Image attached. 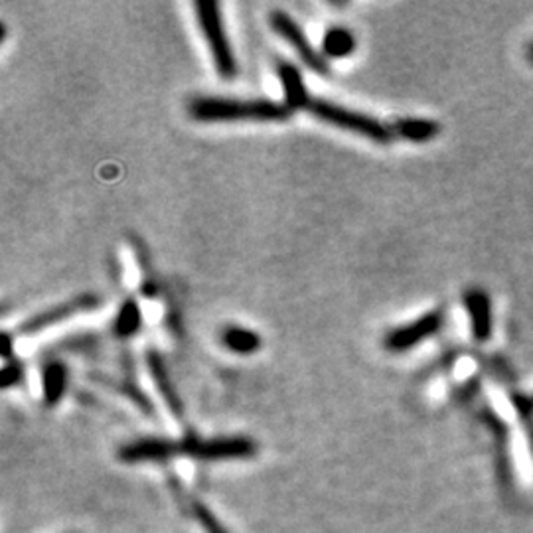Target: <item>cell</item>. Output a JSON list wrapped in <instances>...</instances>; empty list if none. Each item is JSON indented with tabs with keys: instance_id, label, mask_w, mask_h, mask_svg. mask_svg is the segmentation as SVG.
Wrapping results in <instances>:
<instances>
[{
	"instance_id": "obj_13",
	"label": "cell",
	"mask_w": 533,
	"mask_h": 533,
	"mask_svg": "<svg viewBox=\"0 0 533 533\" xmlns=\"http://www.w3.org/2000/svg\"><path fill=\"white\" fill-rule=\"evenodd\" d=\"M395 137H402L411 142H426L434 139L441 132V124L431 119H419V117H405L397 119L394 123Z\"/></svg>"
},
{
	"instance_id": "obj_20",
	"label": "cell",
	"mask_w": 533,
	"mask_h": 533,
	"mask_svg": "<svg viewBox=\"0 0 533 533\" xmlns=\"http://www.w3.org/2000/svg\"><path fill=\"white\" fill-rule=\"evenodd\" d=\"M526 431H528V439H529V447L533 452V419L526 421Z\"/></svg>"
},
{
	"instance_id": "obj_12",
	"label": "cell",
	"mask_w": 533,
	"mask_h": 533,
	"mask_svg": "<svg viewBox=\"0 0 533 533\" xmlns=\"http://www.w3.org/2000/svg\"><path fill=\"white\" fill-rule=\"evenodd\" d=\"M68 389V368L61 362H50L42 373L44 403L53 407L61 402Z\"/></svg>"
},
{
	"instance_id": "obj_15",
	"label": "cell",
	"mask_w": 533,
	"mask_h": 533,
	"mask_svg": "<svg viewBox=\"0 0 533 533\" xmlns=\"http://www.w3.org/2000/svg\"><path fill=\"white\" fill-rule=\"evenodd\" d=\"M142 324V316H140V308L132 298L124 300L123 306L119 308L117 318L113 322V332L119 338H131L132 334L139 332V328Z\"/></svg>"
},
{
	"instance_id": "obj_2",
	"label": "cell",
	"mask_w": 533,
	"mask_h": 533,
	"mask_svg": "<svg viewBox=\"0 0 533 533\" xmlns=\"http://www.w3.org/2000/svg\"><path fill=\"white\" fill-rule=\"evenodd\" d=\"M308 111L316 115L320 121L336 124V127L346 129V131L358 132V135L368 137L376 142H381V145H387V142H391L395 137L394 124H386V123L370 117V115L346 109V107H340L336 103H328L322 99L310 101Z\"/></svg>"
},
{
	"instance_id": "obj_1",
	"label": "cell",
	"mask_w": 533,
	"mask_h": 533,
	"mask_svg": "<svg viewBox=\"0 0 533 533\" xmlns=\"http://www.w3.org/2000/svg\"><path fill=\"white\" fill-rule=\"evenodd\" d=\"M188 111L195 121H282L290 115L287 105L265 99H224V97H194Z\"/></svg>"
},
{
	"instance_id": "obj_17",
	"label": "cell",
	"mask_w": 533,
	"mask_h": 533,
	"mask_svg": "<svg viewBox=\"0 0 533 533\" xmlns=\"http://www.w3.org/2000/svg\"><path fill=\"white\" fill-rule=\"evenodd\" d=\"M192 513H194V518L198 520L200 526L206 529V533H229L224 526H221V521L216 518V515H213V512L208 508L206 504L192 500Z\"/></svg>"
},
{
	"instance_id": "obj_22",
	"label": "cell",
	"mask_w": 533,
	"mask_h": 533,
	"mask_svg": "<svg viewBox=\"0 0 533 533\" xmlns=\"http://www.w3.org/2000/svg\"><path fill=\"white\" fill-rule=\"evenodd\" d=\"M531 405H533V395H531Z\"/></svg>"
},
{
	"instance_id": "obj_8",
	"label": "cell",
	"mask_w": 533,
	"mask_h": 533,
	"mask_svg": "<svg viewBox=\"0 0 533 533\" xmlns=\"http://www.w3.org/2000/svg\"><path fill=\"white\" fill-rule=\"evenodd\" d=\"M176 452H182L180 442L168 439H139L123 444L119 449V458L129 465H139V462H166L174 458Z\"/></svg>"
},
{
	"instance_id": "obj_7",
	"label": "cell",
	"mask_w": 533,
	"mask_h": 533,
	"mask_svg": "<svg viewBox=\"0 0 533 533\" xmlns=\"http://www.w3.org/2000/svg\"><path fill=\"white\" fill-rule=\"evenodd\" d=\"M97 302H99V298H97L95 295H79L76 298H71L68 302H61V305L58 306H52L48 310H44V313L32 316L28 322H24L20 332L22 334H36V332H42L44 328H50L53 324H60L64 322V320L76 316L79 313H85V310H91L97 306Z\"/></svg>"
},
{
	"instance_id": "obj_6",
	"label": "cell",
	"mask_w": 533,
	"mask_h": 533,
	"mask_svg": "<svg viewBox=\"0 0 533 533\" xmlns=\"http://www.w3.org/2000/svg\"><path fill=\"white\" fill-rule=\"evenodd\" d=\"M269 22L274 28V32H277L279 36H282V38L287 40L292 48H295V52L298 53L300 60L305 61V64L310 69L318 71V74H328L326 60L320 56V53L316 52V48H313V44L308 42L306 34L298 28V24L292 20L289 14H284L281 11H274L269 18Z\"/></svg>"
},
{
	"instance_id": "obj_4",
	"label": "cell",
	"mask_w": 533,
	"mask_h": 533,
	"mask_svg": "<svg viewBox=\"0 0 533 533\" xmlns=\"http://www.w3.org/2000/svg\"><path fill=\"white\" fill-rule=\"evenodd\" d=\"M182 452L198 460H239L251 458L257 452L255 441L247 437H218V439H198L186 437L182 442Z\"/></svg>"
},
{
	"instance_id": "obj_9",
	"label": "cell",
	"mask_w": 533,
	"mask_h": 533,
	"mask_svg": "<svg viewBox=\"0 0 533 533\" xmlns=\"http://www.w3.org/2000/svg\"><path fill=\"white\" fill-rule=\"evenodd\" d=\"M465 306L470 322V330L476 342H488L492 338V302L482 289H470L465 295Z\"/></svg>"
},
{
	"instance_id": "obj_21",
	"label": "cell",
	"mask_w": 533,
	"mask_h": 533,
	"mask_svg": "<svg viewBox=\"0 0 533 533\" xmlns=\"http://www.w3.org/2000/svg\"><path fill=\"white\" fill-rule=\"evenodd\" d=\"M529 61L533 64V44H531V48H529Z\"/></svg>"
},
{
	"instance_id": "obj_3",
	"label": "cell",
	"mask_w": 533,
	"mask_h": 533,
	"mask_svg": "<svg viewBox=\"0 0 533 533\" xmlns=\"http://www.w3.org/2000/svg\"><path fill=\"white\" fill-rule=\"evenodd\" d=\"M194 8H195V16H198V22L203 30V36H206V40L210 44L211 58H213V61H216L219 76L226 79L235 77L237 64H235L234 52H231L229 40L224 30V22H221L219 6L216 3L198 0V3H194Z\"/></svg>"
},
{
	"instance_id": "obj_5",
	"label": "cell",
	"mask_w": 533,
	"mask_h": 533,
	"mask_svg": "<svg viewBox=\"0 0 533 533\" xmlns=\"http://www.w3.org/2000/svg\"><path fill=\"white\" fill-rule=\"evenodd\" d=\"M442 322H444L442 314L439 313V310H433V313L417 318L411 324L395 328V330H391L386 336V340H384L386 350L397 352V354L411 350L417 344L425 342L426 338H433L434 334H437L441 330Z\"/></svg>"
},
{
	"instance_id": "obj_18",
	"label": "cell",
	"mask_w": 533,
	"mask_h": 533,
	"mask_svg": "<svg viewBox=\"0 0 533 533\" xmlns=\"http://www.w3.org/2000/svg\"><path fill=\"white\" fill-rule=\"evenodd\" d=\"M20 378H22L20 366L12 362H6L3 368V373H0V386H3V389H8V387L16 386L18 381H20Z\"/></svg>"
},
{
	"instance_id": "obj_16",
	"label": "cell",
	"mask_w": 533,
	"mask_h": 533,
	"mask_svg": "<svg viewBox=\"0 0 533 533\" xmlns=\"http://www.w3.org/2000/svg\"><path fill=\"white\" fill-rule=\"evenodd\" d=\"M322 48L328 53V56L332 58H346L348 53L354 52L355 48V40L352 32H348L346 28H330L324 36Z\"/></svg>"
},
{
	"instance_id": "obj_14",
	"label": "cell",
	"mask_w": 533,
	"mask_h": 533,
	"mask_svg": "<svg viewBox=\"0 0 533 533\" xmlns=\"http://www.w3.org/2000/svg\"><path fill=\"white\" fill-rule=\"evenodd\" d=\"M221 340H224V344L231 352L237 354H253L261 348V338L253 330H247V328L242 326L226 328Z\"/></svg>"
},
{
	"instance_id": "obj_19",
	"label": "cell",
	"mask_w": 533,
	"mask_h": 533,
	"mask_svg": "<svg viewBox=\"0 0 533 533\" xmlns=\"http://www.w3.org/2000/svg\"><path fill=\"white\" fill-rule=\"evenodd\" d=\"M11 354H12V336L4 332L3 334V350H0V355H3V358L8 362L11 360Z\"/></svg>"
},
{
	"instance_id": "obj_11",
	"label": "cell",
	"mask_w": 533,
	"mask_h": 533,
	"mask_svg": "<svg viewBox=\"0 0 533 533\" xmlns=\"http://www.w3.org/2000/svg\"><path fill=\"white\" fill-rule=\"evenodd\" d=\"M277 76L281 79V85L284 91V105H287L290 111L300 109V107H308L310 99H308L305 82H302V76L297 69V66L289 64V61H279Z\"/></svg>"
},
{
	"instance_id": "obj_10",
	"label": "cell",
	"mask_w": 533,
	"mask_h": 533,
	"mask_svg": "<svg viewBox=\"0 0 533 533\" xmlns=\"http://www.w3.org/2000/svg\"><path fill=\"white\" fill-rule=\"evenodd\" d=\"M147 366H148V371H150V378L155 379V386L158 389V394L163 395V399H164V403L168 405V409H171L172 415L182 417V402H180V397H178V391H176V387L172 384L171 376H168L163 358H160V355L155 350H148L147 352Z\"/></svg>"
}]
</instances>
